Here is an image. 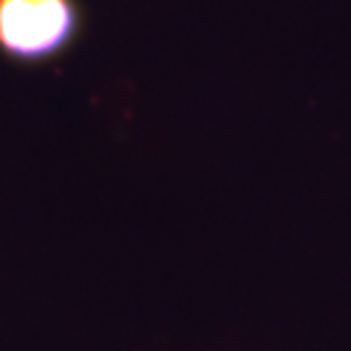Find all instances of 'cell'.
Returning <instances> with one entry per match:
<instances>
[{
  "mask_svg": "<svg viewBox=\"0 0 351 351\" xmlns=\"http://www.w3.org/2000/svg\"><path fill=\"white\" fill-rule=\"evenodd\" d=\"M86 32L81 0H0V58L21 68L60 63Z\"/></svg>",
  "mask_w": 351,
  "mask_h": 351,
  "instance_id": "1",
  "label": "cell"
}]
</instances>
